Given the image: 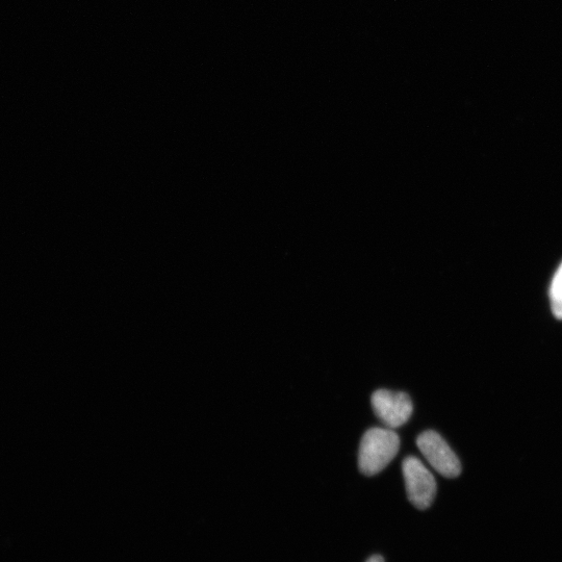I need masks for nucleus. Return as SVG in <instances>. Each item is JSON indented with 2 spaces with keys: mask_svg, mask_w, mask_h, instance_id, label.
Returning a JSON list of instances; mask_svg holds the SVG:
<instances>
[{
  "mask_svg": "<svg viewBox=\"0 0 562 562\" xmlns=\"http://www.w3.org/2000/svg\"><path fill=\"white\" fill-rule=\"evenodd\" d=\"M550 302L553 315L562 320V263L557 269L550 287Z\"/></svg>",
  "mask_w": 562,
  "mask_h": 562,
  "instance_id": "39448f33",
  "label": "nucleus"
},
{
  "mask_svg": "<svg viewBox=\"0 0 562 562\" xmlns=\"http://www.w3.org/2000/svg\"><path fill=\"white\" fill-rule=\"evenodd\" d=\"M366 562H385V559L380 555H373Z\"/></svg>",
  "mask_w": 562,
  "mask_h": 562,
  "instance_id": "423d86ee",
  "label": "nucleus"
},
{
  "mask_svg": "<svg viewBox=\"0 0 562 562\" xmlns=\"http://www.w3.org/2000/svg\"><path fill=\"white\" fill-rule=\"evenodd\" d=\"M408 500L418 509L431 506L437 496V481L416 456H407L402 464Z\"/></svg>",
  "mask_w": 562,
  "mask_h": 562,
  "instance_id": "f03ea898",
  "label": "nucleus"
},
{
  "mask_svg": "<svg viewBox=\"0 0 562 562\" xmlns=\"http://www.w3.org/2000/svg\"><path fill=\"white\" fill-rule=\"evenodd\" d=\"M371 404L379 421L393 430L410 421L414 413L413 400L404 392L377 390Z\"/></svg>",
  "mask_w": 562,
  "mask_h": 562,
  "instance_id": "7ed1b4c3",
  "label": "nucleus"
},
{
  "mask_svg": "<svg viewBox=\"0 0 562 562\" xmlns=\"http://www.w3.org/2000/svg\"><path fill=\"white\" fill-rule=\"evenodd\" d=\"M400 438L390 428L369 429L361 442L359 468L366 476H375L385 470L398 454Z\"/></svg>",
  "mask_w": 562,
  "mask_h": 562,
  "instance_id": "f257e3e1",
  "label": "nucleus"
},
{
  "mask_svg": "<svg viewBox=\"0 0 562 562\" xmlns=\"http://www.w3.org/2000/svg\"><path fill=\"white\" fill-rule=\"evenodd\" d=\"M417 446L431 467L442 476L456 478L461 475V462L438 432L424 431L417 439Z\"/></svg>",
  "mask_w": 562,
  "mask_h": 562,
  "instance_id": "20e7f679",
  "label": "nucleus"
}]
</instances>
